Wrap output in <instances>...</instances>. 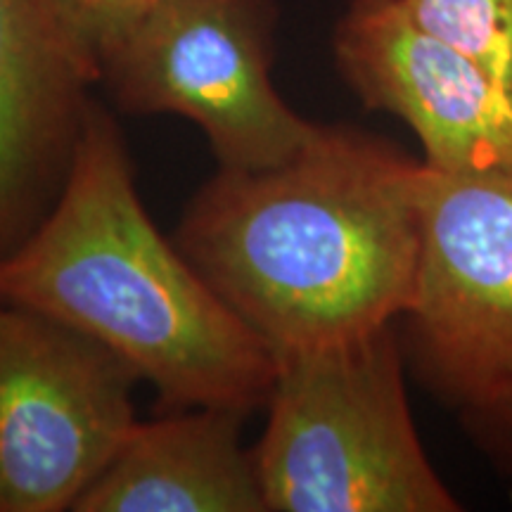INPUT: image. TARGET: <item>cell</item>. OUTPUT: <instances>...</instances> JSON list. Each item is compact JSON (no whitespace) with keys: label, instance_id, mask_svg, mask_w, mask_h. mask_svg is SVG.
<instances>
[{"label":"cell","instance_id":"6da1fadb","mask_svg":"<svg viewBox=\"0 0 512 512\" xmlns=\"http://www.w3.org/2000/svg\"><path fill=\"white\" fill-rule=\"evenodd\" d=\"M420 169L387 138L320 124L283 164L219 169L174 240L273 356L330 347L411 309Z\"/></svg>","mask_w":512,"mask_h":512},{"label":"cell","instance_id":"7a4b0ae2","mask_svg":"<svg viewBox=\"0 0 512 512\" xmlns=\"http://www.w3.org/2000/svg\"><path fill=\"white\" fill-rule=\"evenodd\" d=\"M0 302L100 342L164 411L266 408L268 344L223 302L140 202L124 133L91 102L53 207L0 259Z\"/></svg>","mask_w":512,"mask_h":512},{"label":"cell","instance_id":"3957f363","mask_svg":"<svg viewBox=\"0 0 512 512\" xmlns=\"http://www.w3.org/2000/svg\"><path fill=\"white\" fill-rule=\"evenodd\" d=\"M399 325L275 356L254 446L266 512H460L415 430Z\"/></svg>","mask_w":512,"mask_h":512},{"label":"cell","instance_id":"277c9868","mask_svg":"<svg viewBox=\"0 0 512 512\" xmlns=\"http://www.w3.org/2000/svg\"><path fill=\"white\" fill-rule=\"evenodd\" d=\"M275 27V0H164L107 50L98 83L119 110L192 121L219 169L278 166L320 124L275 88Z\"/></svg>","mask_w":512,"mask_h":512},{"label":"cell","instance_id":"5b68a950","mask_svg":"<svg viewBox=\"0 0 512 512\" xmlns=\"http://www.w3.org/2000/svg\"><path fill=\"white\" fill-rule=\"evenodd\" d=\"M420 259L406 361L465 415L512 396V171L420 169Z\"/></svg>","mask_w":512,"mask_h":512},{"label":"cell","instance_id":"8992f818","mask_svg":"<svg viewBox=\"0 0 512 512\" xmlns=\"http://www.w3.org/2000/svg\"><path fill=\"white\" fill-rule=\"evenodd\" d=\"M138 382L83 332L0 302V512L74 510L138 427Z\"/></svg>","mask_w":512,"mask_h":512},{"label":"cell","instance_id":"52a82bcc","mask_svg":"<svg viewBox=\"0 0 512 512\" xmlns=\"http://www.w3.org/2000/svg\"><path fill=\"white\" fill-rule=\"evenodd\" d=\"M342 81L403 121L439 171H512V83L413 22L401 0H351L332 34Z\"/></svg>","mask_w":512,"mask_h":512},{"label":"cell","instance_id":"ba28073f","mask_svg":"<svg viewBox=\"0 0 512 512\" xmlns=\"http://www.w3.org/2000/svg\"><path fill=\"white\" fill-rule=\"evenodd\" d=\"M95 83L48 0H0V259L60 195Z\"/></svg>","mask_w":512,"mask_h":512},{"label":"cell","instance_id":"9c48e42d","mask_svg":"<svg viewBox=\"0 0 512 512\" xmlns=\"http://www.w3.org/2000/svg\"><path fill=\"white\" fill-rule=\"evenodd\" d=\"M247 413L183 408L138 422L74 512H266Z\"/></svg>","mask_w":512,"mask_h":512},{"label":"cell","instance_id":"30bf717a","mask_svg":"<svg viewBox=\"0 0 512 512\" xmlns=\"http://www.w3.org/2000/svg\"><path fill=\"white\" fill-rule=\"evenodd\" d=\"M413 22L512 83V0H401Z\"/></svg>","mask_w":512,"mask_h":512},{"label":"cell","instance_id":"8fae6325","mask_svg":"<svg viewBox=\"0 0 512 512\" xmlns=\"http://www.w3.org/2000/svg\"><path fill=\"white\" fill-rule=\"evenodd\" d=\"M162 3L164 0H48L64 38L91 69L95 81L107 50Z\"/></svg>","mask_w":512,"mask_h":512},{"label":"cell","instance_id":"7c38bea8","mask_svg":"<svg viewBox=\"0 0 512 512\" xmlns=\"http://www.w3.org/2000/svg\"><path fill=\"white\" fill-rule=\"evenodd\" d=\"M458 420L489 463L512 479V396L496 406L460 415Z\"/></svg>","mask_w":512,"mask_h":512}]
</instances>
